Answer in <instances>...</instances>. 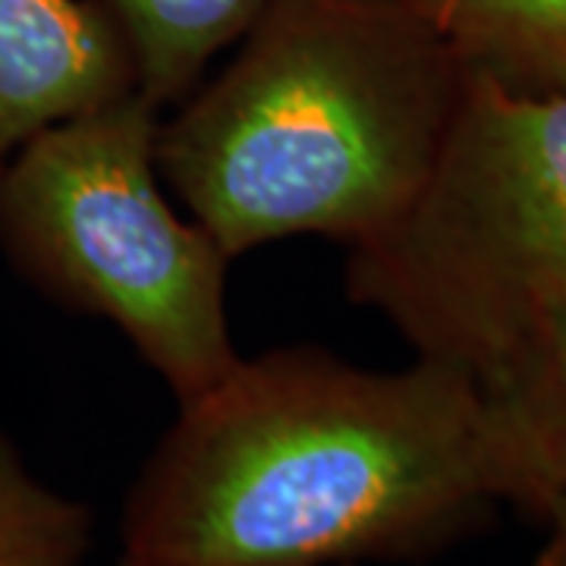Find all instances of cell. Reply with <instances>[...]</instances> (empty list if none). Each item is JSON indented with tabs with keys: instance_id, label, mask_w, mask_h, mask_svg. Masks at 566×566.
Masks as SVG:
<instances>
[{
	"instance_id": "obj_1",
	"label": "cell",
	"mask_w": 566,
	"mask_h": 566,
	"mask_svg": "<svg viewBox=\"0 0 566 566\" xmlns=\"http://www.w3.org/2000/svg\"><path fill=\"white\" fill-rule=\"evenodd\" d=\"M501 504L523 510V485L469 375L281 346L180 403L126 494L117 566L424 560Z\"/></svg>"
},
{
	"instance_id": "obj_2",
	"label": "cell",
	"mask_w": 566,
	"mask_h": 566,
	"mask_svg": "<svg viewBox=\"0 0 566 566\" xmlns=\"http://www.w3.org/2000/svg\"><path fill=\"white\" fill-rule=\"evenodd\" d=\"M158 126L180 208L237 262L262 245L371 240L434 161L469 66L409 0H268Z\"/></svg>"
},
{
	"instance_id": "obj_3",
	"label": "cell",
	"mask_w": 566,
	"mask_h": 566,
	"mask_svg": "<svg viewBox=\"0 0 566 566\" xmlns=\"http://www.w3.org/2000/svg\"><path fill=\"white\" fill-rule=\"evenodd\" d=\"M349 303L416 359L491 387L566 303V95H523L469 70L422 186L346 249Z\"/></svg>"
},
{
	"instance_id": "obj_4",
	"label": "cell",
	"mask_w": 566,
	"mask_h": 566,
	"mask_svg": "<svg viewBox=\"0 0 566 566\" xmlns=\"http://www.w3.org/2000/svg\"><path fill=\"white\" fill-rule=\"evenodd\" d=\"M164 111L126 95L32 139L0 170V252L41 296L114 324L177 406L240 363L223 245L170 196Z\"/></svg>"
},
{
	"instance_id": "obj_5",
	"label": "cell",
	"mask_w": 566,
	"mask_h": 566,
	"mask_svg": "<svg viewBox=\"0 0 566 566\" xmlns=\"http://www.w3.org/2000/svg\"><path fill=\"white\" fill-rule=\"evenodd\" d=\"M136 92L133 54L92 0H0V170L41 133Z\"/></svg>"
},
{
	"instance_id": "obj_6",
	"label": "cell",
	"mask_w": 566,
	"mask_h": 566,
	"mask_svg": "<svg viewBox=\"0 0 566 566\" xmlns=\"http://www.w3.org/2000/svg\"><path fill=\"white\" fill-rule=\"evenodd\" d=\"M485 394L523 485V510L547 520L566 497V303L547 312Z\"/></svg>"
},
{
	"instance_id": "obj_7",
	"label": "cell",
	"mask_w": 566,
	"mask_h": 566,
	"mask_svg": "<svg viewBox=\"0 0 566 566\" xmlns=\"http://www.w3.org/2000/svg\"><path fill=\"white\" fill-rule=\"evenodd\" d=\"M126 41L139 95L161 111L182 102L259 20L268 0H92Z\"/></svg>"
},
{
	"instance_id": "obj_8",
	"label": "cell",
	"mask_w": 566,
	"mask_h": 566,
	"mask_svg": "<svg viewBox=\"0 0 566 566\" xmlns=\"http://www.w3.org/2000/svg\"><path fill=\"white\" fill-rule=\"evenodd\" d=\"M460 61L523 95H566V0H409Z\"/></svg>"
},
{
	"instance_id": "obj_9",
	"label": "cell",
	"mask_w": 566,
	"mask_h": 566,
	"mask_svg": "<svg viewBox=\"0 0 566 566\" xmlns=\"http://www.w3.org/2000/svg\"><path fill=\"white\" fill-rule=\"evenodd\" d=\"M92 506L39 479L0 431V566H85Z\"/></svg>"
},
{
	"instance_id": "obj_10",
	"label": "cell",
	"mask_w": 566,
	"mask_h": 566,
	"mask_svg": "<svg viewBox=\"0 0 566 566\" xmlns=\"http://www.w3.org/2000/svg\"><path fill=\"white\" fill-rule=\"evenodd\" d=\"M545 523L551 526V538L535 566H566V497L547 513Z\"/></svg>"
}]
</instances>
